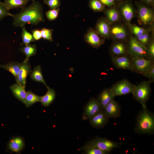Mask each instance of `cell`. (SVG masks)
<instances>
[{
    "instance_id": "1",
    "label": "cell",
    "mask_w": 154,
    "mask_h": 154,
    "mask_svg": "<svg viewBox=\"0 0 154 154\" xmlns=\"http://www.w3.org/2000/svg\"><path fill=\"white\" fill-rule=\"evenodd\" d=\"M11 17L13 19V25L17 27H21L27 24L36 25L45 21L42 5L34 0L29 6L23 8L19 13L12 14Z\"/></svg>"
},
{
    "instance_id": "2",
    "label": "cell",
    "mask_w": 154,
    "mask_h": 154,
    "mask_svg": "<svg viewBox=\"0 0 154 154\" xmlns=\"http://www.w3.org/2000/svg\"><path fill=\"white\" fill-rule=\"evenodd\" d=\"M134 131L140 135H152L154 133V114L147 108H142L136 118Z\"/></svg>"
},
{
    "instance_id": "3",
    "label": "cell",
    "mask_w": 154,
    "mask_h": 154,
    "mask_svg": "<svg viewBox=\"0 0 154 154\" xmlns=\"http://www.w3.org/2000/svg\"><path fill=\"white\" fill-rule=\"evenodd\" d=\"M137 21L139 25L147 28L153 27L154 21V13L152 7L141 2L136 1Z\"/></svg>"
},
{
    "instance_id": "4",
    "label": "cell",
    "mask_w": 154,
    "mask_h": 154,
    "mask_svg": "<svg viewBox=\"0 0 154 154\" xmlns=\"http://www.w3.org/2000/svg\"><path fill=\"white\" fill-rule=\"evenodd\" d=\"M122 142H116L106 138L97 137L87 142L80 149L87 147H94L102 150L110 152L116 148L121 147Z\"/></svg>"
},
{
    "instance_id": "5",
    "label": "cell",
    "mask_w": 154,
    "mask_h": 154,
    "mask_svg": "<svg viewBox=\"0 0 154 154\" xmlns=\"http://www.w3.org/2000/svg\"><path fill=\"white\" fill-rule=\"evenodd\" d=\"M150 83L149 81H144L135 85L132 93L134 98L141 105L142 108H147L146 103L151 92Z\"/></svg>"
},
{
    "instance_id": "6",
    "label": "cell",
    "mask_w": 154,
    "mask_h": 154,
    "mask_svg": "<svg viewBox=\"0 0 154 154\" xmlns=\"http://www.w3.org/2000/svg\"><path fill=\"white\" fill-rule=\"evenodd\" d=\"M128 55L131 57L148 58L146 46L139 42L131 35L127 40Z\"/></svg>"
},
{
    "instance_id": "7",
    "label": "cell",
    "mask_w": 154,
    "mask_h": 154,
    "mask_svg": "<svg viewBox=\"0 0 154 154\" xmlns=\"http://www.w3.org/2000/svg\"><path fill=\"white\" fill-rule=\"evenodd\" d=\"M131 34L127 24L121 21L111 25L110 38L113 41H127Z\"/></svg>"
},
{
    "instance_id": "8",
    "label": "cell",
    "mask_w": 154,
    "mask_h": 154,
    "mask_svg": "<svg viewBox=\"0 0 154 154\" xmlns=\"http://www.w3.org/2000/svg\"><path fill=\"white\" fill-rule=\"evenodd\" d=\"M121 20L126 24L130 23L135 13V9L131 0H125L115 5Z\"/></svg>"
},
{
    "instance_id": "9",
    "label": "cell",
    "mask_w": 154,
    "mask_h": 154,
    "mask_svg": "<svg viewBox=\"0 0 154 154\" xmlns=\"http://www.w3.org/2000/svg\"><path fill=\"white\" fill-rule=\"evenodd\" d=\"M135 86L128 80L124 79L116 83L110 88L116 96L132 93Z\"/></svg>"
},
{
    "instance_id": "10",
    "label": "cell",
    "mask_w": 154,
    "mask_h": 154,
    "mask_svg": "<svg viewBox=\"0 0 154 154\" xmlns=\"http://www.w3.org/2000/svg\"><path fill=\"white\" fill-rule=\"evenodd\" d=\"M133 71L146 77L149 68L154 62L148 59L138 57H131Z\"/></svg>"
},
{
    "instance_id": "11",
    "label": "cell",
    "mask_w": 154,
    "mask_h": 154,
    "mask_svg": "<svg viewBox=\"0 0 154 154\" xmlns=\"http://www.w3.org/2000/svg\"><path fill=\"white\" fill-rule=\"evenodd\" d=\"M84 40L95 48L101 47L105 42V39L101 37L95 29L89 28L84 36Z\"/></svg>"
},
{
    "instance_id": "12",
    "label": "cell",
    "mask_w": 154,
    "mask_h": 154,
    "mask_svg": "<svg viewBox=\"0 0 154 154\" xmlns=\"http://www.w3.org/2000/svg\"><path fill=\"white\" fill-rule=\"evenodd\" d=\"M103 110L94 98H91L84 106L82 119L86 120L89 119L95 114Z\"/></svg>"
},
{
    "instance_id": "13",
    "label": "cell",
    "mask_w": 154,
    "mask_h": 154,
    "mask_svg": "<svg viewBox=\"0 0 154 154\" xmlns=\"http://www.w3.org/2000/svg\"><path fill=\"white\" fill-rule=\"evenodd\" d=\"M127 41H113L109 48V52L111 56L118 57L128 55Z\"/></svg>"
},
{
    "instance_id": "14",
    "label": "cell",
    "mask_w": 154,
    "mask_h": 154,
    "mask_svg": "<svg viewBox=\"0 0 154 154\" xmlns=\"http://www.w3.org/2000/svg\"><path fill=\"white\" fill-rule=\"evenodd\" d=\"M111 57L112 62L116 68L133 71L131 57L129 55L118 57Z\"/></svg>"
},
{
    "instance_id": "15",
    "label": "cell",
    "mask_w": 154,
    "mask_h": 154,
    "mask_svg": "<svg viewBox=\"0 0 154 154\" xmlns=\"http://www.w3.org/2000/svg\"><path fill=\"white\" fill-rule=\"evenodd\" d=\"M111 24L105 17H102L97 21L95 29L98 34L105 39H109L110 38Z\"/></svg>"
},
{
    "instance_id": "16",
    "label": "cell",
    "mask_w": 154,
    "mask_h": 154,
    "mask_svg": "<svg viewBox=\"0 0 154 154\" xmlns=\"http://www.w3.org/2000/svg\"><path fill=\"white\" fill-rule=\"evenodd\" d=\"M109 119L105 114L103 110L91 117L89 119V123L93 127L100 129L106 125Z\"/></svg>"
},
{
    "instance_id": "17",
    "label": "cell",
    "mask_w": 154,
    "mask_h": 154,
    "mask_svg": "<svg viewBox=\"0 0 154 154\" xmlns=\"http://www.w3.org/2000/svg\"><path fill=\"white\" fill-rule=\"evenodd\" d=\"M121 108L118 102L114 100L107 105L104 109L107 117L109 119L119 117L121 114Z\"/></svg>"
},
{
    "instance_id": "18",
    "label": "cell",
    "mask_w": 154,
    "mask_h": 154,
    "mask_svg": "<svg viewBox=\"0 0 154 154\" xmlns=\"http://www.w3.org/2000/svg\"><path fill=\"white\" fill-rule=\"evenodd\" d=\"M20 64V68L16 81L17 83L25 88L27 77L31 71V66L29 61H24Z\"/></svg>"
},
{
    "instance_id": "19",
    "label": "cell",
    "mask_w": 154,
    "mask_h": 154,
    "mask_svg": "<svg viewBox=\"0 0 154 154\" xmlns=\"http://www.w3.org/2000/svg\"><path fill=\"white\" fill-rule=\"evenodd\" d=\"M115 97L109 88L104 89L96 99L99 105L104 110L107 105L114 100Z\"/></svg>"
},
{
    "instance_id": "20",
    "label": "cell",
    "mask_w": 154,
    "mask_h": 154,
    "mask_svg": "<svg viewBox=\"0 0 154 154\" xmlns=\"http://www.w3.org/2000/svg\"><path fill=\"white\" fill-rule=\"evenodd\" d=\"M103 12L105 17L111 25L121 20L119 13L115 5L105 8Z\"/></svg>"
},
{
    "instance_id": "21",
    "label": "cell",
    "mask_w": 154,
    "mask_h": 154,
    "mask_svg": "<svg viewBox=\"0 0 154 154\" xmlns=\"http://www.w3.org/2000/svg\"><path fill=\"white\" fill-rule=\"evenodd\" d=\"M10 88L14 96L24 104L27 94L25 88L17 83L13 84Z\"/></svg>"
},
{
    "instance_id": "22",
    "label": "cell",
    "mask_w": 154,
    "mask_h": 154,
    "mask_svg": "<svg viewBox=\"0 0 154 154\" xmlns=\"http://www.w3.org/2000/svg\"><path fill=\"white\" fill-rule=\"evenodd\" d=\"M48 90L46 94L43 96H41L40 102L42 105L44 107H47L50 105L54 101L56 96V92L55 90L47 86Z\"/></svg>"
},
{
    "instance_id": "23",
    "label": "cell",
    "mask_w": 154,
    "mask_h": 154,
    "mask_svg": "<svg viewBox=\"0 0 154 154\" xmlns=\"http://www.w3.org/2000/svg\"><path fill=\"white\" fill-rule=\"evenodd\" d=\"M24 143L23 139L20 137H15L11 139L8 144L9 148L15 152L21 151L23 148Z\"/></svg>"
},
{
    "instance_id": "24",
    "label": "cell",
    "mask_w": 154,
    "mask_h": 154,
    "mask_svg": "<svg viewBox=\"0 0 154 154\" xmlns=\"http://www.w3.org/2000/svg\"><path fill=\"white\" fill-rule=\"evenodd\" d=\"M20 67V63L13 61L0 65V68H3L11 73L14 77L16 81L17 79Z\"/></svg>"
},
{
    "instance_id": "25",
    "label": "cell",
    "mask_w": 154,
    "mask_h": 154,
    "mask_svg": "<svg viewBox=\"0 0 154 154\" xmlns=\"http://www.w3.org/2000/svg\"><path fill=\"white\" fill-rule=\"evenodd\" d=\"M28 1L26 0H4L3 5L9 10L13 9L25 7Z\"/></svg>"
},
{
    "instance_id": "26",
    "label": "cell",
    "mask_w": 154,
    "mask_h": 154,
    "mask_svg": "<svg viewBox=\"0 0 154 154\" xmlns=\"http://www.w3.org/2000/svg\"><path fill=\"white\" fill-rule=\"evenodd\" d=\"M131 35L136 38L140 36L153 27V26L147 28L139 27L135 24H126Z\"/></svg>"
},
{
    "instance_id": "27",
    "label": "cell",
    "mask_w": 154,
    "mask_h": 154,
    "mask_svg": "<svg viewBox=\"0 0 154 154\" xmlns=\"http://www.w3.org/2000/svg\"><path fill=\"white\" fill-rule=\"evenodd\" d=\"M31 78L34 81L42 83L48 86L44 78L40 65L35 66L31 74Z\"/></svg>"
},
{
    "instance_id": "28",
    "label": "cell",
    "mask_w": 154,
    "mask_h": 154,
    "mask_svg": "<svg viewBox=\"0 0 154 154\" xmlns=\"http://www.w3.org/2000/svg\"><path fill=\"white\" fill-rule=\"evenodd\" d=\"M41 97L34 94L31 91H29L27 92L24 104L26 107H29L37 102H40Z\"/></svg>"
},
{
    "instance_id": "29",
    "label": "cell",
    "mask_w": 154,
    "mask_h": 154,
    "mask_svg": "<svg viewBox=\"0 0 154 154\" xmlns=\"http://www.w3.org/2000/svg\"><path fill=\"white\" fill-rule=\"evenodd\" d=\"M21 51L25 55L26 58L25 61H29L30 57L35 55L37 52V49L36 45L29 44L22 48Z\"/></svg>"
},
{
    "instance_id": "30",
    "label": "cell",
    "mask_w": 154,
    "mask_h": 154,
    "mask_svg": "<svg viewBox=\"0 0 154 154\" xmlns=\"http://www.w3.org/2000/svg\"><path fill=\"white\" fill-rule=\"evenodd\" d=\"M21 28V37L23 44L27 45L35 41L32 35L26 29L25 26L22 27Z\"/></svg>"
},
{
    "instance_id": "31",
    "label": "cell",
    "mask_w": 154,
    "mask_h": 154,
    "mask_svg": "<svg viewBox=\"0 0 154 154\" xmlns=\"http://www.w3.org/2000/svg\"><path fill=\"white\" fill-rule=\"evenodd\" d=\"M88 5L90 8L94 12L103 11L105 9V6L99 0H90Z\"/></svg>"
},
{
    "instance_id": "32",
    "label": "cell",
    "mask_w": 154,
    "mask_h": 154,
    "mask_svg": "<svg viewBox=\"0 0 154 154\" xmlns=\"http://www.w3.org/2000/svg\"><path fill=\"white\" fill-rule=\"evenodd\" d=\"M153 27L151 28L149 30L141 36L135 38L139 42L143 44L146 46L152 36H153V35L152 36H151V35L153 34V33L152 34H151V31H153Z\"/></svg>"
},
{
    "instance_id": "33",
    "label": "cell",
    "mask_w": 154,
    "mask_h": 154,
    "mask_svg": "<svg viewBox=\"0 0 154 154\" xmlns=\"http://www.w3.org/2000/svg\"><path fill=\"white\" fill-rule=\"evenodd\" d=\"M148 59L154 62V39L153 36L146 45Z\"/></svg>"
},
{
    "instance_id": "34",
    "label": "cell",
    "mask_w": 154,
    "mask_h": 154,
    "mask_svg": "<svg viewBox=\"0 0 154 154\" xmlns=\"http://www.w3.org/2000/svg\"><path fill=\"white\" fill-rule=\"evenodd\" d=\"M81 150H83L85 154H108L110 153V152L94 147H87Z\"/></svg>"
},
{
    "instance_id": "35",
    "label": "cell",
    "mask_w": 154,
    "mask_h": 154,
    "mask_svg": "<svg viewBox=\"0 0 154 154\" xmlns=\"http://www.w3.org/2000/svg\"><path fill=\"white\" fill-rule=\"evenodd\" d=\"M54 30L44 28L40 30L42 37L50 42L53 40L52 34Z\"/></svg>"
},
{
    "instance_id": "36",
    "label": "cell",
    "mask_w": 154,
    "mask_h": 154,
    "mask_svg": "<svg viewBox=\"0 0 154 154\" xmlns=\"http://www.w3.org/2000/svg\"><path fill=\"white\" fill-rule=\"evenodd\" d=\"M60 9L59 8L50 9L46 11L45 15L47 19L50 21H54L57 18Z\"/></svg>"
},
{
    "instance_id": "37",
    "label": "cell",
    "mask_w": 154,
    "mask_h": 154,
    "mask_svg": "<svg viewBox=\"0 0 154 154\" xmlns=\"http://www.w3.org/2000/svg\"><path fill=\"white\" fill-rule=\"evenodd\" d=\"M44 4L47 5L50 9L59 8L61 5L60 0H43Z\"/></svg>"
},
{
    "instance_id": "38",
    "label": "cell",
    "mask_w": 154,
    "mask_h": 154,
    "mask_svg": "<svg viewBox=\"0 0 154 154\" xmlns=\"http://www.w3.org/2000/svg\"><path fill=\"white\" fill-rule=\"evenodd\" d=\"M12 15L3 5L2 2L0 3V21L5 17L7 16H11Z\"/></svg>"
},
{
    "instance_id": "39",
    "label": "cell",
    "mask_w": 154,
    "mask_h": 154,
    "mask_svg": "<svg viewBox=\"0 0 154 154\" xmlns=\"http://www.w3.org/2000/svg\"><path fill=\"white\" fill-rule=\"evenodd\" d=\"M149 79L151 83L154 82V62L151 64L148 71L146 77Z\"/></svg>"
},
{
    "instance_id": "40",
    "label": "cell",
    "mask_w": 154,
    "mask_h": 154,
    "mask_svg": "<svg viewBox=\"0 0 154 154\" xmlns=\"http://www.w3.org/2000/svg\"><path fill=\"white\" fill-rule=\"evenodd\" d=\"M32 35L35 40H38L41 38L40 30L38 29H35L32 31Z\"/></svg>"
},
{
    "instance_id": "41",
    "label": "cell",
    "mask_w": 154,
    "mask_h": 154,
    "mask_svg": "<svg viewBox=\"0 0 154 154\" xmlns=\"http://www.w3.org/2000/svg\"><path fill=\"white\" fill-rule=\"evenodd\" d=\"M105 6L111 7L116 5L115 0H99Z\"/></svg>"
},
{
    "instance_id": "42",
    "label": "cell",
    "mask_w": 154,
    "mask_h": 154,
    "mask_svg": "<svg viewBox=\"0 0 154 154\" xmlns=\"http://www.w3.org/2000/svg\"><path fill=\"white\" fill-rule=\"evenodd\" d=\"M141 2L148 6L153 7L154 6V0H140Z\"/></svg>"
},
{
    "instance_id": "43",
    "label": "cell",
    "mask_w": 154,
    "mask_h": 154,
    "mask_svg": "<svg viewBox=\"0 0 154 154\" xmlns=\"http://www.w3.org/2000/svg\"><path fill=\"white\" fill-rule=\"evenodd\" d=\"M125 0H115L116 3H119Z\"/></svg>"
},
{
    "instance_id": "44",
    "label": "cell",
    "mask_w": 154,
    "mask_h": 154,
    "mask_svg": "<svg viewBox=\"0 0 154 154\" xmlns=\"http://www.w3.org/2000/svg\"><path fill=\"white\" fill-rule=\"evenodd\" d=\"M27 0V1H33L34 0Z\"/></svg>"
},
{
    "instance_id": "45",
    "label": "cell",
    "mask_w": 154,
    "mask_h": 154,
    "mask_svg": "<svg viewBox=\"0 0 154 154\" xmlns=\"http://www.w3.org/2000/svg\"><path fill=\"white\" fill-rule=\"evenodd\" d=\"M2 3V2L0 0V3Z\"/></svg>"
}]
</instances>
